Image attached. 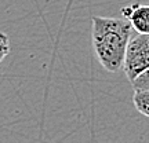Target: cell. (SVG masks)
<instances>
[{
	"label": "cell",
	"instance_id": "6da1fadb",
	"mask_svg": "<svg viewBox=\"0 0 149 143\" xmlns=\"http://www.w3.org/2000/svg\"><path fill=\"white\" fill-rule=\"evenodd\" d=\"M93 47L97 59L108 72L115 73L124 65L126 51L131 37L133 25L128 18L93 17Z\"/></svg>",
	"mask_w": 149,
	"mask_h": 143
},
{
	"label": "cell",
	"instance_id": "3957f363",
	"mask_svg": "<svg viewBox=\"0 0 149 143\" xmlns=\"http://www.w3.org/2000/svg\"><path fill=\"white\" fill-rule=\"evenodd\" d=\"M122 14L124 18L130 19L135 32L149 35V4L135 3L126 6L122 7Z\"/></svg>",
	"mask_w": 149,
	"mask_h": 143
},
{
	"label": "cell",
	"instance_id": "7a4b0ae2",
	"mask_svg": "<svg viewBox=\"0 0 149 143\" xmlns=\"http://www.w3.org/2000/svg\"><path fill=\"white\" fill-rule=\"evenodd\" d=\"M149 69V35L138 33L133 36L127 46L123 70L130 80H135L141 73Z\"/></svg>",
	"mask_w": 149,
	"mask_h": 143
},
{
	"label": "cell",
	"instance_id": "277c9868",
	"mask_svg": "<svg viewBox=\"0 0 149 143\" xmlns=\"http://www.w3.org/2000/svg\"><path fill=\"white\" fill-rule=\"evenodd\" d=\"M133 103L145 117H149V90H134Z\"/></svg>",
	"mask_w": 149,
	"mask_h": 143
},
{
	"label": "cell",
	"instance_id": "8992f818",
	"mask_svg": "<svg viewBox=\"0 0 149 143\" xmlns=\"http://www.w3.org/2000/svg\"><path fill=\"white\" fill-rule=\"evenodd\" d=\"M0 37H1V43H0V59L3 61V59L8 55L10 53V40H8V37L6 33H0Z\"/></svg>",
	"mask_w": 149,
	"mask_h": 143
},
{
	"label": "cell",
	"instance_id": "5b68a950",
	"mask_svg": "<svg viewBox=\"0 0 149 143\" xmlns=\"http://www.w3.org/2000/svg\"><path fill=\"white\" fill-rule=\"evenodd\" d=\"M134 90H149V69L141 73L135 80L131 81Z\"/></svg>",
	"mask_w": 149,
	"mask_h": 143
}]
</instances>
